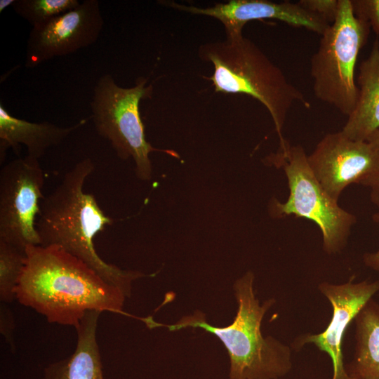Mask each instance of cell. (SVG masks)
Masks as SVG:
<instances>
[{
	"label": "cell",
	"mask_w": 379,
	"mask_h": 379,
	"mask_svg": "<svg viewBox=\"0 0 379 379\" xmlns=\"http://www.w3.org/2000/svg\"><path fill=\"white\" fill-rule=\"evenodd\" d=\"M356 106L340 131L348 138L366 141L379 130V40L359 65Z\"/></svg>",
	"instance_id": "5bb4252c"
},
{
	"label": "cell",
	"mask_w": 379,
	"mask_h": 379,
	"mask_svg": "<svg viewBox=\"0 0 379 379\" xmlns=\"http://www.w3.org/2000/svg\"><path fill=\"white\" fill-rule=\"evenodd\" d=\"M254 274L248 271L233 284L237 311L225 326L209 324L206 314L197 310L171 325L157 322L155 327L170 331L200 328L215 335L224 345L230 359L229 379H279L292 369V348L261 331L266 312L274 305L270 298L261 305L254 291Z\"/></svg>",
	"instance_id": "3957f363"
},
{
	"label": "cell",
	"mask_w": 379,
	"mask_h": 379,
	"mask_svg": "<svg viewBox=\"0 0 379 379\" xmlns=\"http://www.w3.org/2000/svg\"><path fill=\"white\" fill-rule=\"evenodd\" d=\"M45 174L39 159L28 155L11 161L0 171V240L25 251L41 246L36 229L44 198Z\"/></svg>",
	"instance_id": "ba28073f"
},
{
	"label": "cell",
	"mask_w": 379,
	"mask_h": 379,
	"mask_svg": "<svg viewBox=\"0 0 379 379\" xmlns=\"http://www.w3.org/2000/svg\"><path fill=\"white\" fill-rule=\"evenodd\" d=\"M91 117L74 126L61 127L44 121L34 123L11 115L0 104V160L4 161L6 151L13 148L18 152L20 145L27 149V155L39 159L51 147L60 144L74 131L86 124Z\"/></svg>",
	"instance_id": "4fadbf2b"
},
{
	"label": "cell",
	"mask_w": 379,
	"mask_h": 379,
	"mask_svg": "<svg viewBox=\"0 0 379 379\" xmlns=\"http://www.w3.org/2000/svg\"><path fill=\"white\" fill-rule=\"evenodd\" d=\"M15 2V0H1L0 1V12L4 11L7 7L11 6Z\"/></svg>",
	"instance_id": "d4e9b609"
},
{
	"label": "cell",
	"mask_w": 379,
	"mask_h": 379,
	"mask_svg": "<svg viewBox=\"0 0 379 379\" xmlns=\"http://www.w3.org/2000/svg\"><path fill=\"white\" fill-rule=\"evenodd\" d=\"M355 18L379 36V0H351Z\"/></svg>",
	"instance_id": "d6986e66"
},
{
	"label": "cell",
	"mask_w": 379,
	"mask_h": 379,
	"mask_svg": "<svg viewBox=\"0 0 379 379\" xmlns=\"http://www.w3.org/2000/svg\"><path fill=\"white\" fill-rule=\"evenodd\" d=\"M369 29L354 15L351 0H339L337 16L321 35L317 51L311 58L314 95L347 117L358 98L355 67Z\"/></svg>",
	"instance_id": "8992f818"
},
{
	"label": "cell",
	"mask_w": 379,
	"mask_h": 379,
	"mask_svg": "<svg viewBox=\"0 0 379 379\" xmlns=\"http://www.w3.org/2000/svg\"><path fill=\"white\" fill-rule=\"evenodd\" d=\"M229 379V378H228Z\"/></svg>",
	"instance_id": "4316f807"
},
{
	"label": "cell",
	"mask_w": 379,
	"mask_h": 379,
	"mask_svg": "<svg viewBox=\"0 0 379 379\" xmlns=\"http://www.w3.org/2000/svg\"><path fill=\"white\" fill-rule=\"evenodd\" d=\"M147 83L141 77L134 86L124 88L111 74H105L97 81L90 104L97 133L110 142L119 158L133 159L137 177L142 180L151 178L150 152L162 151L178 157L175 152L157 149L146 140L139 105L152 94V86Z\"/></svg>",
	"instance_id": "52a82bcc"
},
{
	"label": "cell",
	"mask_w": 379,
	"mask_h": 379,
	"mask_svg": "<svg viewBox=\"0 0 379 379\" xmlns=\"http://www.w3.org/2000/svg\"><path fill=\"white\" fill-rule=\"evenodd\" d=\"M198 53L201 60L213 65V73L208 79L215 91L245 94L258 100L273 120L279 145L285 144L282 129L289 110L294 104L310 108V103L281 69L242 33L202 44Z\"/></svg>",
	"instance_id": "277c9868"
},
{
	"label": "cell",
	"mask_w": 379,
	"mask_h": 379,
	"mask_svg": "<svg viewBox=\"0 0 379 379\" xmlns=\"http://www.w3.org/2000/svg\"><path fill=\"white\" fill-rule=\"evenodd\" d=\"M379 153V130L373 133L366 140Z\"/></svg>",
	"instance_id": "cb8c5ba5"
},
{
	"label": "cell",
	"mask_w": 379,
	"mask_h": 379,
	"mask_svg": "<svg viewBox=\"0 0 379 379\" xmlns=\"http://www.w3.org/2000/svg\"><path fill=\"white\" fill-rule=\"evenodd\" d=\"M373 219L375 222L379 223V211L373 215ZM363 261L368 267L379 272V250L365 253L363 256Z\"/></svg>",
	"instance_id": "7402d4cb"
},
{
	"label": "cell",
	"mask_w": 379,
	"mask_h": 379,
	"mask_svg": "<svg viewBox=\"0 0 379 379\" xmlns=\"http://www.w3.org/2000/svg\"><path fill=\"white\" fill-rule=\"evenodd\" d=\"M27 262L26 251L0 240V300L11 303Z\"/></svg>",
	"instance_id": "e0dca14e"
},
{
	"label": "cell",
	"mask_w": 379,
	"mask_h": 379,
	"mask_svg": "<svg viewBox=\"0 0 379 379\" xmlns=\"http://www.w3.org/2000/svg\"><path fill=\"white\" fill-rule=\"evenodd\" d=\"M14 330L15 320L13 314L6 303L1 302L0 331L13 350L15 349Z\"/></svg>",
	"instance_id": "44dd1931"
},
{
	"label": "cell",
	"mask_w": 379,
	"mask_h": 379,
	"mask_svg": "<svg viewBox=\"0 0 379 379\" xmlns=\"http://www.w3.org/2000/svg\"><path fill=\"white\" fill-rule=\"evenodd\" d=\"M378 37V40H379V36Z\"/></svg>",
	"instance_id": "484cf974"
},
{
	"label": "cell",
	"mask_w": 379,
	"mask_h": 379,
	"mask_svg": "<svg viewBox=\"0 0 379 379\" xmlns=\"http://www.w3.org/2000/svg\"><path fill=\"white\" fill-rule=\"evenodd\" d=\"M298 3L330 25L334 22L338 11L339 0H300Z\"/></svg>",
	"instance_id": "ffe728a7"
},
{
	"label": "cell",
	"mask_w": 379,
	"mask_h": 379,
	"mask_svg": "<svg viewBox=\"0 0 379 379\" xmlns=\"http://www.w3.org/2000/svg\"><path fill=\"white\" fill-rule=\"evenodd\" d=\"M94 169L93 161L86 158L65 173L61 182L42 199L36 229L41 246L56 247L81 260L128 298L133 281L155 274L121 269L97 253L94 238L112 223V219L105 214L94 196L84 190Z\"/></svg>",
	"instance_id": "7a4b0ae2"
},
{
	"label": "cell",
	"mask_w": 379,
	"mask_h": 379,
	"mask_svg": "<svg viewBox=\"0 0 379 379\" xmlns=\"http://www.w3.org/2000/svg\"><path fill=\"white\" fill-rule=\"evenodd\" d=\"M354 277L344 284H335L323 281L318 286L319 291L332 306L331 319L326 329L317 334L306 333L295 338L291 348L301 349L307 344H314L330 357L333 366L331 379H352L347 373L343 352L345 333L373 296L379 291V279L354 283Z\"/></svg>",
	"instance_id": "8fae6325"
},
{
	"label": "cell",
	"mask_w": 379,
	"mask_h": 379,
	"mask_svg": "<svg viewBox=\"0 0 379 379\" xmlns=\"http://www.w3.org/2000/svg\"><path fill=\"white\" fill-rule=\"evenodd\" d=\"M267 160L284 170L289 188L285 203L276 199L270 201V215L280 218L294 215L314 221L321 230L324 251L329 255L340 252L347 245L356 217L323 190L310 168L304 149L287 141Z\"/></svg>",
	"instance_id": "5b68a950"
},
{
	"label": "cell",
	"mask_w": 379,
	"mask_h": 379,
	"mask_svg": "<svg viewBox=\"0 0 379 379\" xmlns=\"http://www.w3.org/2000/svg\"><path fill=\"white\" fill-rule=\"evenodd\" d=\"M354 322L355 351L347 373L352 379H379V304L371 298Z\"/></svg>",
	"instance_id": "2e32d148"
},
{
	"label": "cell",
	"mask_w": 379,
	"mask_h": 379,
	"mask_svg": "<svg viewBox=\"0 0 379 379\" xmlns=\"http://www.w3.org/2000/svg\"><path fill=\"white\" fill-rule=\"evenodd\" d=\"M104 27L100 2L84 0L74 9L32 27L25 65L32 68L55 57L73 53L94 44Z\"/></svg>",
	"instance_id": "30bf717a"
},
{
	"label": "cell",
	"mask_w": 379,
	"mask_h": 379,
	"mask_svg": "<svg viewBox=\"0 0 379 379\" xmlns=\"http://www.w3.org/2000/svg\"><path fill=\"white\" fill-rule=\"evenodd\" d=\"M27 262L15 299L45 317L49 323L76 328L89 311L126 317L127 297L81 260L53 246L27 247Z\"/></svg>",
	"instance_id": "6da1fadb"
},
{
	"label": "cell",
	"mask_w": 379,
	"mask_h": 379,
	"mask_svg": "<svg viewBox=\"0 0 379 379\" xmlns=\"http://www.w3.org/2000/svg\"><path fill=\"white\" fill-rule=\"evenodd\" d=\"M307 162L323 190L338 201L345 187L364 185L379 171V153L368 142L351 140L339 131L324 135Z\"/></svg>",
	"instance_id": "9c48e42d"
},
{
	"label": "cell",
	"mask_w": 379,
	"mask_h": 379,
	"mask_svg": "<svg viewBox=\"0 0 379 379\" xmlns=\"http://www.w3.org/2000/svg\"><path fill=\"white\" fill-rule=\"evenodd\" d=\"M80 3L78 0H15L11 7L16 14L36 27L74 9Z\"/></svg>",
	"instance_id": "ac0fdd59"
},
{
	"label": "cell",
	"mask_w": 379,
	"mask_h": 379,
	"mask_svg": "<svg viewBox=\"0 0 379 379\" xmlns=\"http://www.w3.org/2000/svg\"><path fill=\"white\" fill-rule=\"evenodd\" d=\"M160 4L181 11L214 18L224 25L226 34H241L248 22L265 19L277 20L290 26L303 27L320 35L330 25L321 17L303 8L298 3L288 1L274 2L267 0H230L207 8L166 1H161Z\"/></svg>",
	"instance_id": "7c38bea8"
},
{
	"label": "cell",
	"mask_w": 379,
	"mask_h": 379,
	"mask_svg": "<svg viewBox=\"0 0 379 379\" xmlns=\"http://www.w3.org/2000/svg\"><path fill=\"white\" fill-rule=\"evenodd\" d=\"M98 311H89L75 328L74 352L65 359L47 365L44 379H104L100 349L96 340Z\"/></svg>",
	"instance_id": "9a60e30c"
},
{
	"label": "cell",
	"mask_w": 379,
	"mask_h": 379,
	"mask_svg": "<svg viewBox=\"0 0 379 379\" xmlns=\"http://www.w3.org/2000/svg\"><path fill=\"white\" fill-rule=\"evenodd\" d=\"M364 185L370 188L371 200L379 209V171Z\"/></svg>",
	"instance_id": "603a6c76"
}]
</instances>
